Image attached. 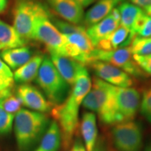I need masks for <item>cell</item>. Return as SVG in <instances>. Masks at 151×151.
<instances>
[{
  "label": "cell",
  "instance_id": "obj_4",
  "mask_svg": "<svg viewBox=\"0 0 151 151\" xmlns=\"http://www.w3.org/2000/svg\"><path fill=\"white\" fill-rule=\"evenodd\" d=\"M36 81L52 105L61 104L70 93V86L61 76L48 57H43Z\"/></svg>",
  "mask_w": 151,
  "mask_h": 151
},
{
  "label": "cell",
  "instance_id": "obj_36",
  "mask_svg": "<svg viewBox=\"0 0 151 151\" xmlns=\"http://www.w3.org/2000/svg\"><path fill=\"white\" fill-rule=\"evenodd\" d=\"M76 1L83 8V7H87L88 6L92 4L97 0H76Z\"/></svg>",
  "mask_w": 151,
  "mask_h": 151
},
{
  "label": "cell",
  "instance_id": "obj_5",
  "mask_svg": "<svg viewBox=\"0 0 151 151\" xmlns=\"http://www.w3.org/2000/svg\"><path fill=\"white\" fill-rule=\"evenodd\" d=\"M50 14L37 0H16L14 9V27L26 42L32 39L36 21L39 17Z\"/></svg>",
  "mask_w": 151,
  "mask_h": 151
},
{
  "label": "cell",
  "instance_id": "obj_34",
  "mask_svg": "<svg viewBox=\"0 0 151 151\" xmlns=\"http://www.w3.org/2000/svg\"><path fill=\"white\" fill-rule=\"evenodd\" d=\"M72 151H86V149L85 148L84 143L82 141V139L81 138L77 137L75 139L74 143H73V146Z\"/></svg>",
  "mask_w": 151,
  "mask_h": 151
},
{
  "label": "cell",
  "instance_id": "obj_40",
  "mask_svg": "<svg viewBox=\"0 0 151 151\" xmlns=\"http://www.w3.org/2000/svg\"><path fill=\"white\" fill-rule=\"evenodd\" d=\"M108 151H116V150H114V149H113L112 148H110V147H109V148H108Z\"/></svg>",
  "mask_w": 151,
  "mask_h": 151
},
{
  "label": "cell",
  "instance_id": "obj_11",
  "mask_svg": "<svg viewBox=\"0 0 151 151\" xmlns=\"http://www.w3.org/2000/svg\"><path fill=\"white\" fill-rule=\"evenodd\" d=\"M90 65L97 78L107 83L121 88H129L133 86L134 81L131 76L111 64L95 61L90 63Z\"/></svg>",
  "mask_w": 151,
  "mask_h": 151
},
{
  "label": "cell",
  "instance_id": "obj_6",
  "mask_svg": "<svg viewBox=\"0 0 151 151\" xmlns=\"http://www.w3.org/2000/svg\"><path fill=\"white\" fill-rule=\"evenodd\" d=\"M95 61L111 64L135 78L145 76L144 72L134 60L129 46L113 50H103L95 48L90 55L89 65Z\"/></svg>",
  "mask_w": 151,
  "mask_h": 151
},
{
  "label": "cell",
  "instance_id": "obj_12",
  "mask_svg": "<svg viewBox=\"0 0 151 151\" xmlns=\"http://www.w3.org/2000/svg\"><path fill=\"white\" fill-rule=\"evenodd\" d=\"M16 95L22 104L32 110L40 113L51 111L52 104L35 86L28 83L21 84L16 90Z\"/></svg>",
  "mask_w": 151,
  "mask_h": 151
},
{
  "label": "cell",
  "instance_id": "obj_2",
  "mask_svg": "<svg viewBox=\"0 0 151 151\" xmlns=\"http://www.w3.org/2000/svg\"><path fill=\"white\" fill-rule=\"evenodd\" d=\"M83 106L97 114L105 125H114L122 122L117 107L114 86L97 77L93 78L91 89L82 102Z\"/></svg>",
  "mask_w": 151,
  "mask_h": 151
},
{
  "label": "cell",
  "instance_id": "obj_19",
  "mask_svg": "<svg viewBox=\"0 0 151 151\" xmlns=\"http://www.w3.org/2000/svg\"><path fill=\"white\" fill-rule=\"evenodd\" d=\"M43 60V56L41 55L32 57L24 65L16 69L14 73V81L18 83L26 84L36 79Z\"/></svg>",
  "mask_w": 151,
  "mask_h": 151
},
{
  "label": "cell",
  "instance_id": "obj_38",
  "mask_svg": "<svg viewBox=\"0 0 151 151\" xmlns=\"http://www.w3.org/2000/svg\"><path fill=\"white\" fill-rule=\"evenodd\" d=\"M143 11H145V13H146L147 15H148L149 16L151 17V5L148 6L143 8Z\"/></svg>",
  "mask_w": 151,
  "mask_h": 151
},
{
  "label": "cell",
  "instance_id": "obj_13",
  "mask_svg": "<svg viewBox=\"0 0 151 151\" xmlns=\"http://www.w3.org/2000/svg\"><path fill=\"white\" fill-rule=\"evenodd\" d=\"M120 24V14L116 7L102 20L87 28L86 34L96 47L99 41L112 33Z\"/></svg>",
  "mask_w": 151,
  "mask_h": 151
},
{
  "label": "cell",
  "instance_id": "obj_24",
  "mask_svg": "<svg viewBox=\"0 0 151 151\" xmlns=\"http://www.w3.org/2000/svg\"><path fill=\"white\" fill-rule=\"evenodd\" d=\"M0 104L6 112L14 116L22 106L21 101L16 94H13L12 90H6L0 93Z\"/></svg>",
  "mask_w": 151,
  "mask_h": 151
},
{
  "label": "cell",
  "instance_id": "obj_22",
  "mask_svg": "<svg viewBox=\"0 0 151 151\" xmlns=\"http://www.w3.org/2000/svg\"><path fill=\"white\" fill-rule=\"evenodd\" d=\"M117 9L120 14V24L134 35V27L138 18L143 13V10L129 1H123L117 6Z\"/></svg>",
  "mask_w": 151,
  "mask_h": 151
},
{
  "label": "cell",
  "instance_id": "obj_32",
  "mask_svg": "<svg viewBox=\"0 0 151 151\" xmlns=\"http://www.w3.org/2000/svg\"><path fill=\"white\" fill-rule=\"evenodd\" d=\"M0 74L14 77V73H12L10 68L1 58H0Z\"/></svg>",
  "mask_w": 151,
  "mask_h": 151
},
{
  "label": "cell",
  "instance_id": "obj_28",
  "mask_svg": "<svg viewBox=\"0 0 151 151\" xmlns=\"http://www.w3.org/2000/svg\"><path fill=\"white\" fill-rule=\"evenodd\" d=\"M52 23L62 35H65L78 32L86 31L84 27L78 25V24L70 23V22L65 21V20H59V19H54L52 20Z\"/></svg>",
  "mask_w": 151,
  "mask_h": 151
},
{
  "label": "cell",
  "instance_id": "obj_8",
  "mask_svg": "<svg viewBox=\"0 0 151 151\" xmlns=\"http://www.w3.org/2000/svg\"><path fill=\"white\" fill-rule=\"evenodd\" d=\"M32 39L40 41L50 53L66 55V41L64 35L50 21V14L39 17L36 21Z\"/></svg>",
  "mask_w": 151,
  "mask_h": 151
},
{
  "label": "cell",
  "instance_id": "obj_16",
  "mask_svg": "<svg viewBox=\"0 0 151 151\" xmlns=\"http://www.w3.org/2000/svg\"><path fill=\"white\" fill-rule=\"evenodd\" d=\"M50 60L66 82L73 86L79 67L82 64L67 55L56 53H50Z\"/></svg>",
  "mask_w": 151,
  "mask_h": 151
},
{
  "label": "cell",
  "instance_id": "obj_41",
  "mask_svg": "<svg viewBox=\"0 0 151 151\" xmlns=\"http://www.w3.org/2000/svg\"><path fill=\"white\" fill-rule=\"evenodd\" d=\"M3 50V47H2V46H1V43H0V50Z\"/></svg>",
  "mask_w": 151,
  "mask_h": 151
},
{
  "label": "cell",
  "instance_id": "obj_7",
  "mask_svg": "<svg viewBox=\"0 0 151 151\" xmlns=\"http://www.w3.org/2000/svg\"><path fill=\"white\" fill-rule=\"evenodd\" d=\"M111 137L117 151H141L142 148V127L133 120L114 124Z\"/></svg>",
  "mask_w": 151,
  "mask_h": 151
},
{
  "label": "cell",
  "instance_id": "obj_35",
  "mask_svg": "<svg viewBox=\"0 0 151 151\" xmlns=\"http://www.w3.org/2000/svg\"><path fill=\"white\" fill-rule=\"evenodd\" d=\"M130 2L139 7H145L151 5V0H129Z\"/></svg>",
  "mask_w": 151,
  "mask_h": 151
},
{
  "label": "cell",
  "instance_id": "obj_17",
  "mask_svg": "<svg viewBox=\"0 0 151 151\" xmlns=\"http://www.w3.org/2000/svg\"><path fill=\"white\" fill-rule=\"evenodd\" d=\"M124 0H98L84 15L85 25L90 27L106 17Z\"/></svg>",
  "mask_w": 151,
  "mask_h": 151
},
{
  "label": "cell",
  "instance_id": "obj_31",
  "mask_svg": "<svg viewBox=\"0 0 151 151\" xmlns=\"http://www.w3.org/2000/svg\"><path fill=\"white\" fill-rule=\"evenodd\" d=\"M14 86V77L0 74V93L6 91V90H12Z\"/></svg>",
  "mask_w": 151,
  "mask_h": 151
},
{
  "label": "cell",
  "instance_id": "obj_15",
  "mask_svg": "<svg viewBox=\"0 0 151 151\" xmlns=\"http://www.w3.org/2000/svg\"><path fill=\"white\" fill-rule=\"evenodd\" d=\"M135 36L124 26L120 25L112 33L99 41L95 48L103 50H113L129 47Z\"/></svg>",
  "mask_w": 151,
  "mask_h": 151
},
{
  "label": "cell",
  "instance_id": "obj_23",
  "mask_svg": "<svg viewBox=\"0 0 151 151\" xmlns=\"http://www.w3.org/2000/svg\"><path fill=\"white\" fill-rule=\"evenodd\" d=\"M0 43L4 50L24 46L27 42L19 35L14 26L0 20Z\"/></svg>",
  "mask_w": 151,
  "mask_h": 151
},
{
  "label": "cell",
  "instance_id": "obj_20",
  "mask_svg": "<svg viewBox=\"0 0 151 151\" xmlns=\"http://www.w3.org/2000/svg\"><path fill=\"white\" fill-rule=\"evenodd\" d=\"M62 143L61 132L55 120L49 124L39 146L34 151H58Z\"/></svg>",
  "mask_w": 151,
  "mask_h": 151
},
{
  "label": "cell",
  "instance_id": "obj_39",
  "mask_svg": "<svg viewBox=\"0 0 151 151\" xmlns=\"http://www.w3.org/2000/svg\"><path fill=\"white\" fill-rule=\"evenodd\" d=\"M144 151H151V141H149V143L147 144L144 149Z\"/></svg>",
  "mask_w": 151,
  "mask_h": 151
},
{
  "label": "cell",
  "instance_id": "obj_33",
  "mask_svg": "<svg viewBox=\"0 0 151 151\" xmlns=\"http://www.w3.org/2000/svg\"><path fill=\"white\" fill-rule=\"evenodd\" d=\"M92 151H108V146H106L103 138L100 137L97 139Z\"/></svg>",
  "mask_w": 151,
  "mask_h": 151
},
{
  "label": "cell",
  "instance_id": "obj_26",
  "mask_svg": "<svg viewBox=\"0 0 151 151\" xmlns=\"http://www.w3.org/2000/svg\"><path fill=\"white\" fill-rule=\"evenodd\" d=\"M134 34L141 37H151V17L145 11L138 18L134 27Z\"/></svg>",
  "mask_w": 151,
  "mask_h": 151
},
{
  "label": "cell",
  "instance_id": "obj_1",
  "mask_svg": "<svg viewBox=\"0 0 151 151\" xmlns=\"http://www.w3.org/2000/svg\"><path fill=\"white\" fill-rule=\"evenodd\" d=\"M72 87L65 101L51 110L52 116L59 125L62 143L65 149L69 148L72 142L78 127L80 106L92 87L91 78L85 65H81L79 67Z\"/></svg>",
  "mask_w": 151,
  "mask_h": 151
},
{
  "label": "cell",
  "instance_id": "obj_18",
  "mask_svg": "<svg viewBox=\"0 0 151 151\" xmlns=\"http://www.w3.org/2000/svg\"><path fill=\"white\" fill-rule=\"evenodd\" d=\"M81 133L86 151H92L97 140L96 116L92 111L83 113L81 120Z\"/></svg>",
  "mask_w": 151,
  "mask_h": 151
},
{
  "label": "cell",
  "instance_id": "obj_3",
  "mask_svg": "<svg viewBox=\"0 0 151 151\" xmlns=\"http://www.w3.org/2000/svg\"><path fill=\"white\" fill-rule=\"evenodd\" d=\"M49 126L44 113L20 109L14 118V132L20 151L29 150L43 137Z\"/></svg>",
  "mask_w": 151,
  "mask_h": 151
},
{
  "label": "cell",
  "instance_id": "obj_21",
  "mask_svg": "<svg viewBox=\"0 0 151 151\" xmlns=\"http://www.w3.org/2000/svg\"><path fill=\"white\" fill-rule=\"evenodd\" d=\"M1 57L9 68L17 69L31 59L32 52L27 47L22 46L4 49L1 52Z\"/></svg>",
  "mask_w": 151,
  "mask_h": 151
},
{
  "label": "cell",
  "instance_id": "obj_27",
  "mask_svg": "<svg viewBox=\"0 0 151 151\" xmlns=\"http://www.w3.org/2000/svg\"><path fill=\"white\" fill-rule=\"evenodd\" d=\"M140 110L143 117L151 123V85L143 90L141 99Z\"/></svg>",
  "mask_w": 151,
  "mask_h": 151
},
{
  "label": "cell",
  "instance_id": "obj_42",
  "mask_svg": "<svg viewBox=\"0 0 151 151\" xmlns=\"http://www.w3.org/2000/svg\"><path fill=\"white\" fill-rule=\"evenodd\" d=\"M69 151H72V150H69Z\"/></svg>",
  "mask_w": 151,
  "mask_h": 151
},
{
  "label": "cell",
  "instance_id": "obj_25",
  "mask_svg": "<svg viewBox=\"0 0 151 151\" xmlns=\"http://www.w3.org/2000/svg\"><path fill=\"white\" fill-rule=\"evenodd\" d=\"M132 55L144 56L151 54V37L135 36L129 46Z\"/></svg>",
  "mask_w": 151,
  "mask_h": 151
},
{
  "label": "cell",
  "instance_id": "obj_10",
  "mask_svg": "<svg viewBox=\"0 0 151 151\" xmlns=\"http://www.w3.org/2000/svg\"><path fill=\"white\" fill-rule=\"evenodd\" d=\"M118 111L122 122L134 120L141 103V94L135 88L114 86Z\"/></svg>",
  "mask_w": 151,
  "mask_h": 151
},
{
  "label": "cell",
  "instance_id": "obj_37",
  "mask_svg": "<svg viewBox=\"0 0 151 151\" xmlns=\"http://www.w3.org/2000/svg\"><path fill=\"white\" fill-rule=\"evenodd\" d=\"M7 7V0H0V14L4 12Z\"/></svg>",
  "mask_w": 151,
  "mask_h": 151
},
{
  "label": "cell",
  "instance_id": "obj_9",
  "mask_svg": "<svg viewBox=\"0 0 151 151\" xmlns=\"http://www.w3.org/2000/svg\"><path fill=\"white\" fill-rule=\"evenodd\" d=\"M64 36L66 55L83 65H89L90 55L95 47L87 35L86 30Z\"/></svg>",
  "mask_w": 151,
  "mask_h": 151
},
{
  "label": "cell",
  "instance_id": "obj_29",
  "mask_svg": "<svg viewBox=\"0 0 151 151\" xmlns=\"http://www.w3.org/2000/svg\"><path fill=\"white\" fill-rule=\"evenodd\" d=\"M14 120V115L6 112L0 104V135L6 134L11 131Z\"/></svg>",
  "mask_w": 151,
  "mask_h": 151
},
{
  "label": "cell",
  "instance_id": "obj_14",
  "mask_svg": "<svg viewBox=\"0 0 151 151\" xmlns=\"http://www.w3.org/2000/svg\"><path fill=\"white\" fill-rule=\"evenodd\" d=\"M52 10L62 19L70 23L78 24L84 18L83 8L76 0H46Z\"/></svg>",
  "mask_w": 151,
  "mask_h": 151
},
{
  "label": "cell",
  "instance_id": "obj_30",
  "mask_svg": "<svg viewBox=\"0 0 151 151\" xmlns=\"http://www.w3.org/2000/svg\"><path fill=\"white\" fill-rule=\"evenodd\" d=\"M134 60L144 73L151 75V54L148 55H133Z\"/></svg>",
  "mask_w": 151,
  "mask_h": 151
}]
</instances>
